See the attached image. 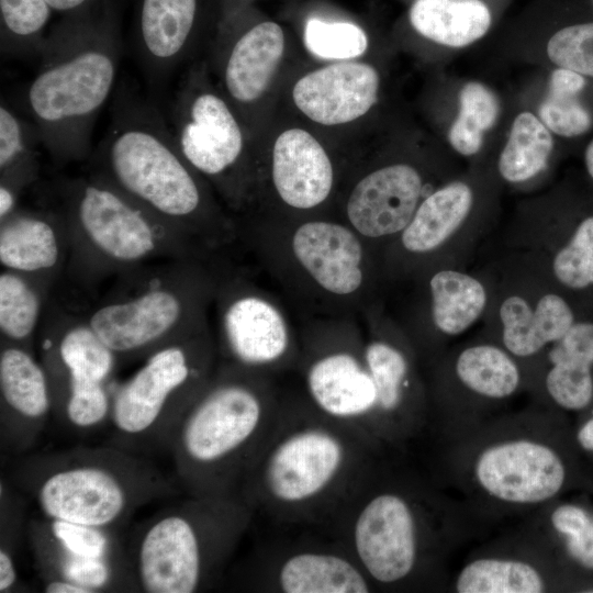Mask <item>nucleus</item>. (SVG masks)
<instances>
[{"instance_id": "obj_21", "label": "nucleus", "mask_w": 593, "mask_h": 593, "mask_svg": "<svg viewBox=\"0 0 593 593\" xmlns=\"http://www.w3.org/2000/svg\"><path fill=\"white\" fill-rule=\"evenodd\" d=\"M363 355L374 387L372 432L385 448H402L429 430L428 388L416 366L412 344L376 332L363 342Z\"/></svg>"}, {"instance_id": "obj_13", "label": "nucleus", "mask_w": 593, "mask_h": 593, "mask_svg": "<svg viewBox=\"0 0 593 593\" xmlns=\"http://www.w3.org/2000/svg\"><path fill=\"white\" fill-rule=\"evenodd\" d=\"M169 126L180 153L225 208L236 214L246 211L255 189L254 143L205 59L193 60L183 74Z\"/></svg>"}, {"instance_id": "obj_18", "label": "nucleus", "mask_w": 593, "mask_h": 593, "mask_svg": "<svg viewBox=\"0 0 593 593\" xmlns=\"http://www.w3.org/2000/svg\"><path fill=\"white\" fill-rule=\"evenodd\" d=\"M381 85L378 68L365 58L302 64L288 79L278 108L336 146L374 110Z\"/></svg>"}, {"instance_id": "obj_10", "label": "nucleus", "mask_w": 593, "mask_h": 593, "mask_svg": "<svg viewBox=\"0 0 593 593\" xmlns=\"http://www.w3.org/2000/svg\"><path fill=\"white\" fill-rule=\"evenodd\" d=\"M254 516L238 493L187 495L141 522L126 542L137 591L213 589Z\"/></svg>"}, {"instance_id": "obj_31", "label": "nucleus", "mask_w": 593, "mask_h": 593, "mask_svg": "<svg viewBox=\"0 0 593 593\" xmlns=\"http://www.w3.org/2000/svg\"><path fill=\"white\" fill-rule=\"evenodd\" d=\"M406 20L418 36L432 43L463 47L489 32L494 10L488 0H414Z\"/></svg>"}, {"instance_id": "obj_35", "label": "nucleus", "mask_w": 593, "mask_h": 593, "mask_svg": "<svg viewBox=\"0 0 593 593\" xmlns=\"http://www.w3.org/2000/svg\"><path fill=\"white\" fill-rule=\"evenodd\" d=\"M430 320L436 332L455 337L468 331L488 304L484 284L475 277L456 269H440L428 280Z\"/></svg>"}, {"instance_id": "obj_32", "label": "nucleus", "mask_w": 593, "mask_h": 593, "mask_svg": "<svg viewBox=\"0 0 593 593\" xmlns=\"http://www.w3.org/2000/svg\"><path fill=\"white\" fill-rule=\"evenodd\" d=\"M473 205V191L463 181L449 182L426 195L399 235L402 249L421 256L436 251L462 226Z\"/></svg>"}, {"instance_id": "obj_30", "label": "nucleus", "mask_w": 593, "mask_h": 593, "mask_svg": "<svg viewBox=\"0 0 593 593\" xmlns=\"http://www.w3.org/2000/svg\"><path fill=\"white\" fill-rule=\"evenodd\" d=\"M593 344L566 334L546 350L539 378V400L553 407L578 412L593 401Z\"/></svg>"}, {"instance_id": "obj_17", "label": "nucleus", "mask_w": 593, "mask_h": 593, "mask_svg": "<svg viewBox=\"0 0 593 593\" xmlns=\"http://www.w3.org/2000/svg\"><path fill=\"white\" fill-rule=\"evenodd\" d=\"M214 303L217 361L271 377L296 367L300 344L284 313L267 294L224 270Z\"/></svg>"}, {"instance_id": "obj_20", "label": "nucleus", "mask_w": 593, "mask_h": 593, "mask_svg": "<svg viewBox=\"0 0 593 593\" xmlns=\"http://www.w3.org/2000/svg\"><path fill=\"white\" fill-rule=\"evenodd\" d=\"M296 368L313 407L380 445L372 432L374 387L357 335L345 331L310 336L300 345Z\"/></svg>"}, {"instance_id": "obj_2", "label": "nucleus", "mask_w": 593, "mask_h": 593, "mask_svg": "<svg viewBox=\"0 0 593 593\" xmlns=\"http://www.w3.org/2000/svg\"><path fill=\"white\" fill-rule=\"evenodd\" d=\"M479 522L456 497L384 462L331 529L376 592L447 591L448 563Z\"/></svg>"}, {"instance_id": "obj_8", "label": "nucleus", "mask_w": 593, "mask_h": 593, "mask_svg": "<svg viewBox=\"0 0 593 593\" xmlns=\"http://www.w3.org/2000/svg\"><path fill=\"white\" fill-rule=\"evenodd\" d=\"M53 195L68 234L65 276L85 291L153 261L212 260L213 255L91 174L58 179Z\"/></svg>"}, {"instance_id": "obj_40", "label": "nucleus", "mask_w": 593, "mask_h": 593, "mask_svg": "<svg viewBox=\"0 0 593 593\" xmlns=\"http://www.w3.org/2000/svg\"><path fill=\"white\" fill-rule=\"evenodd\" d=\"M459 103V112L450 126L448 141L462 156H472L481 149L484 133L495 124L500 104L495 94L477 81L462 87Z\"/></svg>"}, {"instance_id": "obj_27", "label": "nucleus", "mask_w": 593, "mask_h": 593, "mask_svg": "<svg viewBox=\"0 0 593 593\" xmlns=\"http://www.w3.org/2000/svg\"><path fill=\"white\" fill-rule=\"evenodd\" d=\"M53 415L49 382L34 350L0 345L1 448L25 454L33 448Z\"/></svg>"}, {"instance_id": "obj_12", "label": "nucleus", "mask_w": 593, "mask_h": 593, "mask_svg": "<svg viewBox=\"0 0 593 593\" xmlns=\"http://www.w3.org/2000/svg\"><path fill=\"white\" fill-rule=\"evenodd\" d=\"M208 51L210 72L254 143L275 115L288 79L304 64L296 37L244 2L221 8Z\"/></svg>"}, {"instance_id": "obj_19", "label": "nucleus", "mask_w": 593, "mask_h": 593, "mask_svg": "<svg viewBox=\"0 0 593 593\" xmlns=\"http://www.w3.org/2000/svg\"><path fill=\"white\" fill-rule=\"evenodd\" d=\"M27 538L42 582L66 580L89 593L138 592L120 532L41 516L30 521Z\"/></svg>"}, {"instance_id": "obj_46", "label": "nucleus", "mask_w": 593, "mask_h": 593, "mask_svg": "<svg viewBox=\"0 0 593 593\" xmlns=\"http://www.w3.org/2000/svg\"><path fill=\"white\" fill-rule=\"evenodd\" d=\"M577 444L585 451L593 452V412L578 428Z\"/></svg>"}, {"instance_id": "obj_24", "label": "nucleus", "mask_w": 593, "mask_h": 593, "mask_svg": "<svg viewBox=\"0 0 593 593\" xmlns=\"http://www.w3.org/2000/svg\"><path fill=\"white\" fill-rule=\"evenodd\" d=\"M295 220L288 248L303 276L324 296L357 298L367 283L363 238L347 223L322 215Z\"/></svg>"}, {"instance_id": "obj_36", "label": "nucleus", "mask_w": 593, "mask_h": 593, "mask_svg": "<svg viewBox=\"0 0 593 593\" xmlns=\"http://www.w3.org/2000/svg\"><path fill=\"white\" fill-rule=\"evenodd\" d=\"M590 80L566 68L552 70L548 92L538 110L540 121L550 132L574 138L591 131L593 111L583 100Z\"/></svg>"}, {"instance_id": "obj_23", "label": "nucleus", "mask_w": 593, "mask_h": 593, "mask_svg": "<svg viewBox=\"0 0 593 593\" xmlns=\"http://www.w3.org/2000/svg\"><path fill=\"white\" fill-rule=\"evenodd\" d=\"M555 589V558L525 525L477 548L447 586L454 593H546Z\"/></svg>"}, {"instance_id": "obj_7", "label": "nucleus", "mask_w": 593, "mask_h": 593, "mask_svg": "<svg viewBox=\"0 0 593 593\" xmlns=\"http://www.w3.org/2000/svg\"><path fill=\"white\" fill-rule=\"evenodd\" d=\"M12 475L41 516L115 532L142 506L181 491L148 457L109 444L30 455Z\"/></svg>"}, {"instance_id": "obj_37", "label": "nucleus", "mask_w": 593, "mask_h": 593, "mask_svg": "<svg viewBox=\"0 0 593 593\" xmlns=\"http://www.w3.org/2000/svg\"><path fill=\"white\" fill-rule=\"evenodd\" d=\"M552 150L551 132L539 118L522 112L515 118L500 154L499 172L511 183L530 180L546 167Z\"/></svg>"}, {"instance_id": "obj_22", "label": "nucleus", "mask_w": 593, "mask_h": 593, "mask_svg": "<svg viewBox=\"0 0 593 593\" xmlns=\"http://www.w3.org/2000/svg\"><path fill=\"white\" fill-rule=\"evenodd\" d=\"M243 588L273 593L376 592L362 568L337 539L281 544L256 553Z\"/></svg>"}, {"instance_id": "obj_45", "label": "nucleus", "mask_w": 593, "mask_h": 593, "mask_svg": "<svg viewBox=\"0 0 593 593\" xmlns=\"http://www.w3.org/2000/svg\"><path fill=\"white\" fill-rule=\"evenodd\" d=\"M43 590L47 593H89L79 584L59 579L43 581Z\"/></svg>"}, {"instance_id": "obj_47", "label": "nucleus", "mask_w": 593, "mask_h": 593, "mask_svg": "<svg viewBox=\"0 0 593 593\" xmlns=\"http://www.w3.org/2000/svg\"><path fill=\"white\" fill-rule=\"evenodd\" d=\"M251 0H221V8L237 4V3H244V2H250Z\"/></svg>"}, {"instance_id": "obj_25", "label": "nucleus", "mask_w": 593, "mask_h": 593, "mask_svg": "<svg viewBox=\"0 0 593 593\" xmlns=\"http://www.w3.org/2000/svg\"><path fill=\"white\" fill-rule=\"evenodd\" d=\"M424 179L405 161L376 166L354 176L343 195L346 223L365 239L399 236L421 204Z\"/></svg>"}, {"instance_id": "obj_5", "label": "nucleus", "mask_w": 593, "mask_h": 593, "mask_svg": "<svg viewBox=\"0 0 593 593\" xmlns=\"http://www.w3.org/2000/svg\"><path fill=\"white\" fill-rule=\"evenodd\" d=\"M121 42L105 5L64 19L46 35L25 104L42 146L56 164L88 160L98 114L119 70Z\"/></svg>"}, {"instance_id": "obj_26", "label": "nucleus", "mask_w": 593, "mask_h": 593, "mask_svg": "<svg viewBox=\"0 0 593 593\" xmlns=\"http://www.w3.org/2000/svg\"><path fill=\"white\" fill-rule=\"evenodd\" d=\"M221 0H138L135 35L138 53L154 77L188 59L206 31L213 34Z\"/></svg>"}, {"instance_id": "obj_4", "label": "nucleus", "mask_w": 593, "mask_h": 593, "mask_svg": "<svg viewBox=\"0 0 593 593\" xmlns=\"http://www.w3.org/2000/svg\"><path fill=\"white\" fill-rule=\"evenodd\" d=\"M552 413L502 412L440 443L441 477L479 523L528 516L563 492L570 468Z\"/></svg>"}, {"instance_id": "obj_29", "label": "nucleus", "mask_w": 593, "mask_h": 593, "mask_svg": "<svg viewBox=\"0 0 593 593\" xmlns=\"http://www.w3.org/2000/svg\"><path fill=\"white\" fill-rule=\"evenodd\" d=\"M499 317V345L523 367L539 360L575 322L569 303L553 292L542 293L536 303L522 294H508L500 304Z\"/></svg>"}, {"instance_id": "obj_42", "label": "nucleus", "mask_w": 593, "mask_h": 593, "mask_svg": "<svg viewBox=\"0 0 593 593\" xmlns=\"http://www.w3.org/2000/svg\"><path fill=\"white\" fill-rule=\"evenodd\" d=\"M547 56L557 67L593 80V20L559 27L547 42Z\"/></svg>"}, {"instance_id": "obj_9", "label": "nucleus", "mask_w": 593, "mask_h": 593, "mask_svg": "<svg viewBox=\"0 0 593 593\" xmlns=\"http://www.w3.org/2000/svg\"><path fill=\"white\" fill-rule=\"evenodd\" d=\"M224 270L213 260L166 259L115 276L85 315L120 362L143 360L157 348L209 327Z\"/></svg>"}, {"instance_id": "obj_16", "label": "nucleus", "mask_w": 593, "mask_h": 593, "mask_svg": "<svg viewBox=\"0 0 593 593\" xmlns=\"http://www.w3.org/2000/svg\"><path fill=\"white\" fill-rule=\"evenodd\" d=\"M525 371L495 343L468 345L445 358L427 387L429 430L441 443L502 413L504 404L528 384Z\"/></svg>"}, {"instance_id": "obj_28", "label": "nucleus", "mask_w": 593, "mask_h": 593, "mask_svg": "<svg viewBox=\"0 0 593 593\" xmlns=\"http://www.w3.org/2000/svg\"><path fill=\"white\" fill-rule=\"evenodd\" d=\"M68 234L64 219L52 204L22 208L0 221L1 268L57 284L68 261Z\"/></svg>"}, {"instance_id": "obj_14", "label": "nucleus", "mask_w": 593, "mask_h": 593, "mask_svg": "<svg viewBox=\"0 0 593 593\" xmlns=\"http://www.w3.org/2000/svg\"><path fill=\"white\" fill-rule=\"evenodd\" d=\"M36 343L49 382L53 415L78 432L108 424L120 361L91 327L83 309L58 302L52 294Z\"/></svg>"}, {"instance_id": "obj_6", "label": "nucleus", "mask_w": 593, "mask_h": 593, "mask_svg": "<svg viewBox=\"0 0 593 593\" xmlns=\"http://www.w3.org/2000/svg\"><path fill=\"white\" fill-rule=\"evenodd\" d=\"M283 399L271 376L217 361L170 444L181 491L197 496L238 493Z\"/></svg>"}, {"instance_id": "obj_41", "label": "nucleus", "mask_w": 593, "mask_h": 593, "mask_svg": "<svg viewBox=\"0 0 593 593\" xmlns=\"http://www.w3.org/2000/svg\"><path fill=\"white\" fill-rule=\"evenodd\" d=\"M553 277L562 286L582 290L593 286V214L584 217L551 260Z\"/></svg>"}, {"instance_id": "obj_34", "label": "nucleus", "mask_w": 593, "mask_h": 593, "mask_svg": "<svg viewBox=\"0 0 593 593\" xmlns=\"http://www.w3.org/2000/svg\"><path fill=\"white\" fill-rule=\"evenodd\" d=\"M35 124L19 115L4 101L0 105V199L19 204L23 192L40 179Z\"/></svg>"}, {"instance_id": "obj_44", "label": "nucleus", "mask_w": 593, "mask_h": 593, "mask_svg": "<svg viewBox=\"0 0 593 593\" xmlns=\"http://www.w3.org/2000/svg\"><path fill=\"white\" fill-rule=\"evenodd\" d=\"M54 12L64 16H75L87 13L96 8L101 0H46Z\"/></svg>"}, {"instance_id": "obj_1", "label": "nucleus", "mask_w": 593, "mask_h": 593, "mask_svg": "<svg viewBox=\"0 0 593 593\" xmlns=\"http://www.w3.org/2000/svg\"><path fill=\"white\" fill-rule=\"evenodd\" d=\"M380 445L313 407L283 399L277 422L248 467L238 494L279 524L329 530L383 462Z\"/></svg>"}, {"instance_id": "obj_3", "label": "nucleus", "mask_w": 593, "mask_h": 593, "mask_svg": "<svg viewBox=\"0 0 593 593\" xmlns=\"http://www.w3.org/2000/svg\"><path fill=\"white\" fill-rule=\"evenodd\" d=\"M91 174L213 255L238 235L237 222L180 153L158 110L139 100L118 104L88 159Z\"/></svg>"}, {"instance_id": "obj_33", "label": "nucleus", "mask_w": 593, "mask_h": 593, "mask_svg": "<svg viewBox=\"0 0 593 593\" xmlns=\"http://www.w3.org/2000/svg\"><path fill=\"white\" fill-rule=\"evenodd\" d=\"M56 284L18 271H0V345L34 350Z\"/></svg>"}, {"instance_id": "obj_11", "label": "nucleus", "mask_w": 593, "mask_h": 593, "mask_svg": "<svg viewBox=\"0 0 593 593\" xmlns=\"http://www.w3.org/2000/svg\"><path fill=\"white\" fill-rule=\"evenodd\" d=\"M216 365L210 327L152 351L128 379L115 384L108 444L145 457L169 451L179 424Z\"/></svg>"}, {"instance_id": "obj_39", "label": "nucleus", "mask_w": 593, "mask_h": 593, "mask_svg": "<svg viewBox=\"0 0 593 593\" xmlns=\"http://www.w3.org/2000/svg\"><path fill=\"white\" fill-rule=\"evenodd\" d=\"M53 12L46 0H0L2 55L37 56Z\"/></svg>"}, {"instance_id": "obj_38", "label": "nucleus", "mask_w": 593, "mask_h": 593, "mask_svg": "<svg viewBox=\"0 0 593 593\" xmlns=\"http://www.w3.org/2000/svg\"><path fill=\"white\" fill-rule=\"evenodd\" d=\"M303 51L320 63L363 59L370 47L367 30L358 22L309 15L302 25Z\"/></svg>"}, {"instance_id": "obj_43", "label": "nucleus", "mask_w": 593, "mask_h": 593, "mask_svg": "<svg viewBox=\"0 0 593 593\" xmlns=\"http://www.w3.org/2000/svg\"><path fill=\"white\" fill-rule=\"evenodd\" d=\"M18 581L14 555L0 549V593L14 591Z\"/></svg>"}, {"instance_id": "obj_15", "label": "nucleus", "mask_w": 593, "mask_h": 593, "mask_svg": "<svg viewBox=\"0 0 593 593\" xmlns=\"http://www.w3.org/2000/svg\"><path fill=\"white\" fill-rule=\"evenodd\" d=\"M254 150V195L243 213L269 205L287 219L318 216L339 193L345 174L336 146L283 110L256 137Z\"/></svg>"}]
</instances>
